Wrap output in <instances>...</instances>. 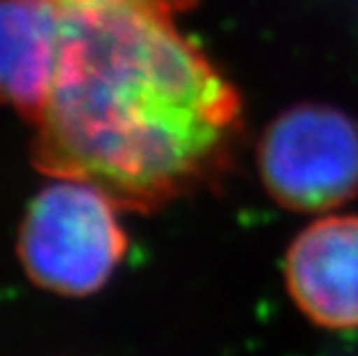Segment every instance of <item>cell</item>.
Wrapping results in <instances>:
<instances>
[{
	"instance_id": "6da1fadb",
	"label": "cell",
	"mask_w": 358,
	"mask_h": 356,
	"mask_svg": "<svg viewBox=\"0 0 358 356\" xmlns=\"http://www.w3.org/2000/svg\"><path fill=\"white\" fill-rule=\"evenodd\" d=\"M60 44L35 127L33 162L148 211L224 178L243 132L236 88L169 14L63 3Z\"/></svg>"
},
{
	"instance_id": "7a4b0ae2",
	"label": "cell",
	"mask_w": 358,
	"mask_h": 356,
	"mask_svg": "<svg viewBox=\"0 0 358 356\" xmlns=\"http://www.w3.org/2000/svg\"><path fill=\"white\" fill-rule=\"evenodd\" d=\"M118 208L86 180L56 178L44 185L19 225L17 255L26 276L60 297L100 292L127 252Z\"/></svg>"
},
{
	"instance_id": "3957f363",
	"label": "cell",
	"mask_w": 358,
	"mask_h": 356,
	"mask_svg": "<svg viewBox=\"0 0 358 356\" xmlns=\"http://www.w3.org/2000/svg\"><path fill=\"white\" fill-rule=\"evenodd\" d=\"M259 173L280 206L319 213L358 194V123L324 104H301L266 127Z\"/></svg>"
},
{
	"instance_id": "277c9868",
	"label": "cell",
	"mask_w": 358,
	"mask_h": 356,
	"mask_svg": "<svg viewBox=\"0 0 358 356\" xmlns=\"http://www.w3.org/2000/svg\"><path fill=\"white\" fill-rule=\"evenodd\" d=\"M289 297L312 324L358 329V215H326L308 225L285 259Z\"/></svg>"
},
{
	"instance_id": "5b68a950",
	"label": "cell",
	"mask_w": 358,
	"mask_h": 356,
	"mask_svg": "<svg viewBox=\"0 0 358 356\" xmlns=\"http://www.w3.org/2000/svg\"><path fill=\"white\" fill-rule=\"evenodd\" d=\"M60 0H0V104L35 113L60 44Z\"/></svg>"
},
{
	"instance_id": "8992f818",
	"label": "cell",
	"mask_w": 358,
	"mask_h": 356,
	"mask_svg": "<svg viewBox=\"0 0 358 356\" xmlns=\"http://www.w3.org/2000/svg\"><path fill=\"white\" fill-rule=\"evenodd\" d=\"M63 3H125L136 7H148V10L162 12V14H178L189 10L196 0H63Z\"/></svg>"
}]
</instances>
